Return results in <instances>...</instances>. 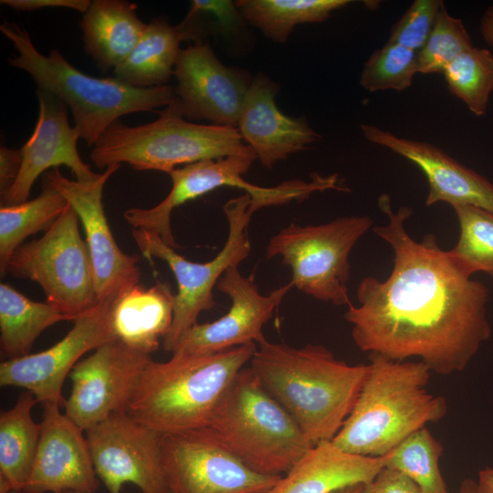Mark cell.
<instances>
[{"instance_id":"cell-4","label":"cell","mask_w":493,"mask_h":493,"mask_svg":"<svg viewBox=\"0 0 493 493\" xmlns=\"http://www.w3.org/2000/svg\"><path fill=\"white\" fill-rule=\"evenodd\" d=\"M256 343L201 355L151 359L126 413L162 435L205 427L219 401L245 365Z\"/></svg>"},{"instance_id":"cell-12","label":"cell","mask_w":493,"mask_h":493,"mask_svg":"<svg viewBox=\"0 0 493 493\" xmlns=\"http://www.w3.org/2000/svg\"><path fill=\"white\" fill-rule=\"evenodd\" d=\"M110 165L100 177L89 183L69 180L54 168L44 174V183L60 193L78 215L85 232L96 295L99 302L113 300L121 293L138 285L140 257L124 253L115 241L102 203L104 185L120 169Z\"/></svg>"},{"instance_id":"cell-22","label":"cell","mask_w":493,"mask_h":493,"mask_svg":"<svg viewBox=\"0 0 493 493\" xmlns=\"http://www.w3.org/2000/svg\"><path fill=\"white\" fill-rule=\"evenodd\" d=\"M255 160L252 156L234 155L178 167L169 173L172 188L161 203L151 208H130L123 217L133 228L155 232L165 244L175 248L177 244L171 226L173 209L220 187L253 193L255 184L246 181L243 175Z\"/></svg>"},{"instance_id":"cell-40","label":"cell","mask_w":493,"mask_h":493,"mask_svg":"<svg viewBox=\"0 0 493 493\" xmlns=\"http://www.w3.org/2000/svg\"><path fill=\"white\" fill-rule=\"evenodd\" d=\"M18 12H31L47 7L68 8L84 14L89 7V0H1Z\"/></svg>"},{"instance_id":"cell-8","label":"cell","mask_w":493,"mask_h":493,"mask_svg":"<svg viewBox=\"0 0 493 493\" xmlns=\"http://www.w3.org/2000/svg\"><path fill=\"white\" fill-rule=\"evenodd\" d=\"M369 215L341 216L329 223L290 224L273 236L266 257H280L291 269L290 282L299 291L336 306H349V256L372 226Z\"/></svg>"},{"instance_id":"cell-19","label":"cell","mask_w":493,"mask_h":493,"mask_svg":"<svg viewBox=\"0 0 493 493\" xmlns=\"http://www.w3.org/2000/svg\"><path fill=\"white\" fill-rule=\"evenodd\" d=\"M38 117L33 133L20 149L22 165L19 175L1 200V206L15 205L27 201L32 186L43 173L65 165L76 181L89 183L100 173L93 172L82 161L77 148L79 130L71 127L67 106L48 92L37 89Z\"/></svg>"},{"instance_id":"cell-7","label":"cell","mask_w":493,"mask_h":493,"mask_svg":"<svg viewBox=\"0 0 493 493\" xmlns=\"http://www.w3.org/2000/svg\"><path fill=\"white\" fill-rule=\"evenodd\" d=\"M152 122L127 126L114 122L90 152L99 168L128 163L138 171H161L168 174L190 163L228 156H253L236 128L199 124L185 121L164 109Z\"/></svg>"},{"instance_id":"cell-45","label":"cell","mask_w":493,"mask_h":493,"mask_svg":"<svg viewBox=\"0 0 493 493\" xmlns=\"http://www.w3.org/2000/svg\"><path fill=\"white\" fill-rule=\"evenodd\" d=\"M62 493H82V492H78V491H65V492H62Z\"/></svg>"},{"instance_id":"cell-28","label":"cell","mask_w":493,"mask_h":493,"mask_svg":"<svg viewBox=\"0 0 493 493\" xmlns=\"http://www.w3.org/2000/svg\"><path fill=\"white\" fill-rule=\"evenodd\" d=\"M66 320L71 319L54 305L32 300L12 286L0 284V347L8 359L29 354L46 329Z\"/></svg>"},{"instance_id":"cell-25","label":"cell","mask_w":493,"mask_h":493,"mask_svg":"<svg viewBox=\"0 0 493 493\" xmlns=\"http://www.w3.org/2000/svg\"><path fill=\"white\" fill-rule=\"evenodd\" d=\"M137 5L123 0H93L79 26L84 50L102 71L116 68L135 47L146 27Z\"/></svg>"},{"instance_id":"cell-21","label":"cell","mask_w":493,"mask_h":493,"mask_svg":"<svg viewBox=\"0 0 493 493\" xmlns=\"http://www.w3.org/2000/svg\"><path fill=\"white\" fill-rule=\"evenodd\" d=\"M278 85L263 73L251 81L236 129L261 164L272 168L278 162L306 150L320 135L303 118L281 112L275 101Z\"/></svg>"},{"instance_id":"cell-33","label":"cell","mask_w":493,"mask_h":493,"mask_svg":"<svg viewBox=\"0 0 493 493\" xmlns=\"http://www.w3.org/2000/svg\"><path fill=\"white\" fill-rule=\"evenodd\" d=\"M452 207L459 236L449 254L470 276L482 271L493 278V213L468 205Z\"/></svg>"},{"instance_id":"cell-41","label":"cell","mask_w":493,"mask_h":493,"mask_svg":"<svg viewBox=\"0 0 493 493\" xmlns=\"http://www.w3.org/2000/svg\"><path fill=\"white\" fill-rule=\"evenodd\" d=\"M479 30L484 41L493 47V5L484 11L480 18Z\"/></svg>"},{"instance_id":"cell-17","label":"cell","mask_w":493,"mask_h":493,"mask_svg":"<svg viewBox=\"0 0 493 493\" xmlns=\"http://www.w3.org/2000/svg\"><path fill=\"white\" fill-rule=\"evenodd\" d=\"M238 267H229L215 287L230 299L228 311L214 321L194 325L177 343L173 355L210 354L267 340L263 326L294 286L289 281L262 295L254 278L244 277Z\"/></svg>"},{"instance_id":"cell-39","label":"cell","mask_w":493,"mask_h":493,"mask_svg":"<svg viewBox=\"0 0 493 493\" xmlns=\"http://www.w3.org/2000/svg\"><path fill=\"white\" fill-rule=\"evenodd\" d=\"M22 165L21 150L0 147V201L15 184Z\"/></svg>"},{"instance_id":"cell-35","label":"cell","mask_w":493,"mask_h":493,"mask_svg":"<svg viewBox=\"0 0 493 493\" xmlns=\"http://www.w3.org/2000/svg\"><path fill=\"white\" fill-rule=\"evenodd\" d=\"M472 47L463 21L449 15L444 5L425 45L417 52L418 73H442L453 59Z\"/></svg>"},{"instance_id":"cell-30","label":"cell","mask_w":493,"mask_h":493,"mask_svg":"<svg viewBox=\"0 0 493 493\" xmlns=\"http://www.w3.org/2000/svg\"><path fill=\"white\" fill-rule=\"evenodd\" d=\"M68 205L66 198L44 183L42 192L32 200L0 207V274H7L15 251L30 236L47 231Z\"/></svg>"},{"instance_id":"cell-27","label":"cell","mask_w":493,"mask_h":493,"mask_svg":"<svg viewBox=\"0 0 493 493\" xmlns=\"http://www.w3.org/2000/svg\"><path fill=\"white\" fill-rule=\"evenodd\" d=\"M37 403L34 394L23 392L15 405L0 414V483L22 492L37 453L41 423L32 417Z\"/></svg>"},{"instance_id":"cell-29","label":"cell","mask_w":493,"mask_h":493,"mask_svg":"<svg viewBox=\"0 0 493 493\" xmlns=\"http://www.w3.org/2000/svg\"><path fill=\"white\" fill-rule=\"evenodd\" d=\"M349 0H239L236 5L243 16L277 43L288 40L293 28L303 23H320Z\"/></svg>"},{"instance_id":"cell-24","label":"cell","mask_w":493,"mask_h":493,"mask_svg":"<svg viewBox=\"0 0 493 493\" xmlns=\"http://www.w3.org/2000/svg\"><path fill=\"white\" fill-rule=\"evenodd\" d=\"M173 299L170 284L161 281L148 288L138 284L123 291L110 308L113 339L151 355L171 330Z\"/></svg>"},{"instance_id":"cell-6","label":"cell","mask_w":493,"mask_h":493,"mask_svg":"<svg viewBox=\"0 0 493 493\" xmlns=\"http://www.w3.org/2000/svg\"><path fill=\"white\" fill-rule=\"evenodd\" d=\"M207 426L246 466L264 475L283 476L314 446L250 367L236 374Z\"/></svg>"},{"instance_id":"cell-38","label":"cell","mask_w":493,"mask_h":493,"mask_svg":"<svg viewBox=\"0 0 493 493\" xmlns=\"http://www.w3.org/2000/svg\"><path fill=\"white\" fill-rule=\"evenodd\" d=\"M362 493H423L419 486L406 475L383 467L364 485Z\"/></svg>"},{"instance_id":"cell-16","label":"cell","mask_w":493,"mask_h":493,"mask_svg":"<svg viewBox=\"0 0 493 493\" xmlns=\"http://www.w3.org/2000/svg\"><path fill=\"white\" fill-rule=\"evenodd\" d=\"M112 301L99 302L77 317L64 338L47 350L2 362L0 385L24 388L42 404L63 405V383L74 366L85 353L114 340L110 328Z\"/></svg>"},{"instance_id":"cell-5","label":"cell","mask_w":493,"mask_h":493,"mask_svg":"<svg viewBox=\"0 0 493 493\" xmlns=\"http://www.w3.org/2000/svg\"><path fill=\"white\" fill-rule=\"evenodd\" d=\"M0 30L16 55L8 58L14 68L29 74L37 89L46 91L69 108L80 139L93 147L101 135L124 115L167 107L174 100L173 86L139 89L115 77L96 78L73 67L57 49L48 56L34 46L27 31L4 22Z\"/></svg>"},{"instance_id":"cell-13","label":"cell","mask_w":493,"mask_h":493,"mask_svg":"<svg viewBox=\"0 0 493 493\" xmlns=\"http://www.w3.org/2000/svg\"><path fill=\"white\" fill-rule=\"evenodd\" d=\"M151 355L111 340L72 369L65 414L84 432L126 408Z\"/></svg>"},{"instance_id":"cell-20","label":"cell","mask_w":493,"mask_h":493,"mask_svg":"<svg viewBox=\"0 0 493 493\" xmlns=\"http://www.w3.org/2000/svg\"><path fill=\"white\" fill-rule=\"evenodd\" d=\"M360 128L368 142L389 149L420 168L429 187L427 206L445 202L451 206L468 205L493 213V184L440 148L399 137L374 125L362 123Z\"/></svg>"},{"instance_id":"cell-23","label":"cell","mask_w":493,"mask_h":493,"mask_svg":"<svg viewBox=\"0 0 493 493\" xmlns=\"http://www.w3.org/2000/svg\"><path fill=\"white\" fill-rule=\"evenodd\" d=\"M383 468L382 457L347 453L321 441L305 454L265 493H333L367 484Z\"/></svg>"},{"instance_id":"cell-34","label":"cell","mask_w":493,"mask_h":493,"mask_svg":"<svg viewBox=\"0 0 493 493\" xmlns=\"http://www.w3.org/2000/svg\"><path fill=\"white\" fill-rule=\"evenodd\" d=\"M418 73L417 52L387 42L365 61L360 85L369 92L403 91L408 89Z\"/></svg>"},{"instance_id":"cell-46","label":"cell","mask_w":493,"mask_h":493,"mask_svg":"<svg viewBox=\"0 0 493 493\" xmlns=\"http://www.w3.org/2000/svg\"><path fill=\"white\" fill-rule=\"evenodd\" d=\"M9 493H21L20 491H16V490H12L11 492Z\"/></svg>"},{"instance_id":"cell-9","label":"cell","mask_w":493,"mask_h":493,"mask_svg":"<svg viewBox=\"0 0 493 493\" xmlns=\"http://www.w3.org/2000/svg\"><path fill=\"white\" fill-rule=\"evenodd\" d=\"M249 205L250 196L246 193L224 205L228 225L226 243L213 259L204 263L184 258L155 232L132 229L133 239L142 255L165 262L176 279L173 320L170 331L163 340L164 351L173 352L184 334L198 323L200 313L215 307L213 289L218 280L229 267L239 266L249 256L251 244L247 229L253 215Z\"/></svg>"},{"instance_id":"cell-31","label":"cell","mask_w":493,"mask_h":493,"mask_svg":"<svg viewBox=\"0 0 493 493\" xmlns=\"http://www.w3.org/2000/svg\"><path fill=\"white\" fill-rule=\"evenodd\" d=\"M443 450L442 444L423 427L381 457L383 467L406 475L423 493H450L439 467Z\"/></svg>"},{"instance_id":"cell-1","label":"cell","mask_w":493,"mask_h":493,"mask_svg":"<svg viewBox=\"0 0 493 493\" xmlns=\"http://www.w3.org/2000/svg\"><path fill=\"white\" fill-rule=\"evenodd\" d=\"M388 217L373 232L387 242L393 266L384 280L369 276L358 285V306H348L357 347L394 361L416 357L431 372L464 371L491 335L488 290L443 250L434 234L421 241L406 231L413 209L393 212L387 194L378 199Z\"/></svg>"},{"instance_id":"cell-15","label":"cell","mask_w":493,"mask_h":493,"mask_svg":"<svg viewBox=\"0 0 493 493\" xmlns=\"http://www.w3.org/2000/svg\"><path fill=\"white\" fill-rule=\"evenodd\" d=\"M173 76L174 100L165 110L190 120L236 128L252 79L224 65L208 44L194 43L179 52Z\"/></svg>"},{"instance_id":"cell-2","label":"cell","mask_w":493,"mask_h":493,"mask_svg":"<svg viewBox=\"0 0 493 493\" xmlns=\"http://www.w3.org/2000/svg\"><path fill=\"white\" fill-rule=\"evenodd\" d=\"M250 369L313 445L331 441L351 412L369 371L349 364L325 346L293 347L266 340Z\"/></svg>"},{"instance_id":"cell-3","label":"cell","mask_w":493,"mask_h":493,"mask_svg":"<svg viewBox=\"0 0 493 493\" xmlns=\"http://www.w3.org/2000/svg\"><path fill=\"white\" fill-rule=\"evenodd\" d=\"M356 403L331 440L353 455L381 457L428 423L443 419L446 401L426 390L431 371L421 361H394L369 354Z\"/></svg>"},{"instance_id":"cell-43","label":"cell","mask_w":493,"mask_h":493,"mask_svg":"<svg viewBox=\"0 0 493 493\" xmlns=\"http://www.w3.org/2000/svg\"><path fill=\"white\" fill-rule=\"evenodd\" d=\"M458 493H479L477 481L470 478L464 479Z\"/></svg>"},{"instance_id":"cell-36","label":"cell","mask_w":493,"mask_h":493,"mask_svg":"<svg viewBox=\"0 0 493 493\" xmlns=\"http://www.w3.org/2000/svg\"><path fill=\"white\" fill-rule=\"evenodd\" d=\"M441 0H415L393 26L387 42L420 51L433 29L436 16L444 5Z\"/></svg>"},{"instance_id":"cell-10","label":"cell","mask_w":493,"mask_h":493,"mask_svg":"<svg viewBox=\"0 0 493 493\" xmlns=\"http://www.w3.org/2000/svg\"><path fill=\"white\" fill-rule=\"evenodd\" d=\"M79 218L68 204L44 235L19 246L7 273L37 283L47 302L73 321L98 303L93 269Z\"/></svg>"},{"instance_id":"cell-44","label":"cell","mask_w":493,"mask_h":493,"mask_svg":"<svg viewBox=\"0 0 493 493\" xmlns=\"http://www.w3.org/2000/svg\"><path fill=\"white\" fill-rule=\"evenodd\" d=\"M365 484H358L339 489L333 493H362Z\"/></svg>"},{"instance_id":"cell-37","label":"cell","mask_w":493,"mask_h":493,"mask_svg":"<svg viewBox=\"0 0 493 493\" xmlns=\"http://www.w3.org/2000/svg\"><path fill=\"white\" fill-rule=\"evenodd\" d=\"M191 9L208 16L216 32L223 36H231L244 27V18L236 2L229 0H194Z\"/></svg>"},{"instance_id":"cell-14","label":"cell","mask_w":493,"mask_h":493,"mask_svg":"<svg viewBox=\"0 0 493 493\" xmlns=\"http://www.w3.org/2000/svg\"><path fill=\"white\" fill-rule=\"evenodd\" d=\"M85 435L96 475L110 493H121L127 483L142 493H169L161 467L162 434L122 412L87 429Z\"/></svg>"},{"instance_id":"cell-42","label":"cell","mask_w":493,"mask_h":493,"mask_svg":"<svg viewBox=\"0 0 493 493\" xmlns=\"http://www.w3.org/2000/svg\"><path fill=\"white\" fill-rule=\"evenodd\" d=\"M477 484L479 493H493V468L487 467L480 470Z\"/></svg>"},{"instance_id":"cell-32","label":"cell","mask_w":493,"mask_h":493,"mask_svg":"<svg viewBox=\"0 0 493 493\" xmlns=\"http://www.w3.org/2000/svg\"><path fill=\"white\" fill-rule=\"evenodd\" d=\"M447 88L476 116H484L493 92V53L472 47L453 59L442 72Z\"/></svg>"},{"instance_id":"cell-11","label":"cell","mask_w":493,"mask_h":493,"mask_svg":"<svg viewBox=\"0 0 493 493\" xmlns=\"http://www.w3.org/2000/svg\"><path fill=\"white\" fill-rule=\"evenodd\" d=\"M161 467L169 493H265L281 477L249 468L208 426L162 435Z\"/></svg>"},{"instance_id":"cell-26","label":"cell","mask_w":493,"mask_h":493,"mask_svg":"<svg viewBox=\"0 0 493 493\" xmlns=\"http://www.w3.org/2000/svg\"><path fill=\"white\" fill-rule=\"evenodd\" d=\"M187 40L182 23L154 17L126 59L113 69L119 80L139 89L163 87L173 76L181 43Z\"/></svg>"},{"instance_id":"cell-18","label":"cell","mask_w":493,"mask_h":493,"mask_svg":"<svg viewBox=\"0 0 493 493\" xmlns=\"http://www.w3.org/2000/svg\"><path fill=\"white\" fill-rule=\"evenodd\" d=\"M40 438L21 493H93L99 488L84 431L57 403L43 404Z\"/></svg>"}]
</instances>
